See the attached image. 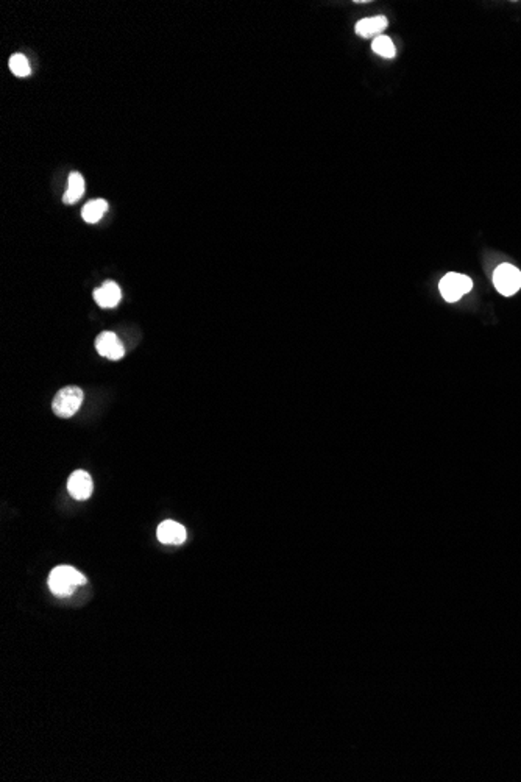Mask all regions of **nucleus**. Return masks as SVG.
Returning a JSON list of instances; mask_svg holds the SVG:
<instances>
[{"label": "nucleus", "mask_w": 521, "mask_h": 782, "mask_svg": "<svg viewBox=\"0 0 521 782\" xmlns=\"http://www.w3.org/2000/svg\"><path fill=\"white\" fill-rule=\"evenodd\" d=\"M83 584H86V577L70 566H58L48 577V587L57 597H69Z\"/></svg>", "instance_id": "nucleus-1"}, {"label": "nucleus", "mask_w": 521, "mask_h": 782, "mask_svg": "<svg viewBox=\"0 0 521 782\" xmlns=\"http://www.w3.org/2000/svg\"><path fill=\"white\" fill-rule=\"evenodd\" d=\"M83 398H84V393H83L80 387H77V386L63 387L61 391L57 392L55 398H53L52 409H53V412H55L57 417H61V419H69V417L75 416L77 411L80 409V406L83 403Z\"/></svg>", "instance_id": "nucleus-2"}, {"label": "nucleus", "mask_w": 521, "mask_h": 782, "mask_svg": "<svg viewBox=\"0 0 521 782\" xmlns=\"http://www.w3.org/2000/svg\"><path fill=\"white\" fill-rule=\"evenodd\" d=\"M471 288H473V281H471L468 277L454 274V272L446 274L444 278H442L439 284L442 297L450 303L462 299L466 292H470Z\"/></svg>", "instance_id": "nucleus-3"}, {"label": "nucleus", "mask_w": 521, "mask_h": 782, "mask_svg": "<svg viewBox=\"0 0 521 782\" xmlns=\"http://www.w3.org/2000/svg\"><path fill=\"white\" fill-rule=\"evenodd\" d=\"M493 284L502 295H513L521 288V272L512 264H501L493 274Z\"/></svg>", "instance_id": "nucleus-4"}, {"label": "nucleus", "mask_w": 521, "mask_h": 782, "mask_svg": "<svg viewBox=\"0 0 521 782\" xmlns=\"http://www.w3.org/2000/svg\"><path fill=\"white\" fill-rule=\"evenodd\" d=\"M95 348L102 356H105L111 361H117L125 355V348L122 342H120L117 336L111 331L102 333V335L95 339Z\"/></svg>", "instance_id": "nucleus-5"}, {"label": "nucleus", "mask_w": 521, "mask_h": 782, "mask_svg": "<svg viewBox=\"0 0 521 782\" xmlns=\"http://www.w3.org/2000/svg\"><path fill=\"white\" fill-rule=\"evenodd\" d=\"M68 490L69 494L74 496L75 500H88L91 494H93V480L88 472L77 470L69 476L68 481Z\"/></svg>", "instance_id": "nucleus-6"}, {"label": "nucleus", "mask_w": 521, "mask_h": 782, "mask_svg": "<svg viewBox=\"0 0 521 782\" xmlns=\"http://www.w3.org/2000/svg\"><path fill=\"white\" fill-rule=\"evenodd\" d=\"M156 536H158L160 542L166 543V545H181V543H184L186 537H187V532H186L184 526L180 525L178 521L166 520L158 526Z\"/></svg>", "instance_id": "nucleus-7"}, {"label": "nucleus", "mask_w": 521, "mask_h": 782, "mask_svg": "<svg viewBox=\"0 0 521 782\" xmlns=\"http://www.w3.org/2000/svg\"><path fill=\"white\" fill-rule=\"evenodd\" d=\"M122 299V290L114 281L103 283V286L94 290V300L100 308H114Z\"/></svg>", "instance_id": "nucleus-8"}, {"label": "nucleus", "mask_w": 521, "mask_h": 782, "mask_svg": "<svg viewBox=\"0 0 521 782\" xmlns=\"http://www.w3.org/2000/svg\"><path fill=\"white\" fill-rule=\"evenodd\" d=\"M389 26L387 17L384 16H375V17H366L356 24V33L362 36V38H378L383 35L384 30Z\"/></svg>", "instance_id": "nucleus-9"}, {"label": "nucleus", "mask_w": 521, "mask_h": 782, "mask_svg": "<svg viewBox=\"0 0 521 782\" xmlns=\"http://www.w3.org/2000/svg\"><path fill=\"white\" fill-rule=\"evenodd\" d=\"M84 192V178L82 177V174L74 172L69 175V185H68V189L64 192V197H63V202L68 203V205H74L75 202L82 198Z\"/></svg>", "instance_id": "nucleus-10"}, {"label": "nucleus", "mask_w": 521, "mask_h": 782, "mask_svg": "<svg viewBox=\"0 0 521 782\" xmlns=\"http://www.w3.org/2000/svg\"><path fill=\"white\" fill-rule=\"evenodd\" d=\"M108 211V202L106 200H91L86 205H84V208L82 210V216L84 222L88 223H97L100 219L102 216L105 214Z\"/></svg>", "instance_id": "nucleus-11"}, {"label": "nucleus", "mask_w": 521, "mask_h": 782, "mask_svg": "<svg viewBox=\"0 0 521 782\" xmlns=\"http://www.w3.org/2000/svg\"><path fill=\"white\" fill-rule=\"evenodd\" d=\"M372 48L375 53H378L379 57H384V58H393L397 55V50H395V46H393L392 39L389 36L386 35H381L378 38H375L372 42Z\"/></svg>", "instance_id": "nucleus-12"}, {"label": "nucleus", "mask_w": 521, "mask_h": 782, "mask_svg": "<svg viewBox=\"0 0 521 782\" xmlns=\"http://www.w3.org/2000/svg\"><path fill=\"white\" fill-rule=\"evenodd\" d=\"M8 64H10L11 72H13V74L16 77H19V78L28 77L30 72H32V69H30V64H28V59L23 57L22 53H15V55L10 58Z\"/></svg>", "instance_id": "nucleus-13"}]
</instances>
